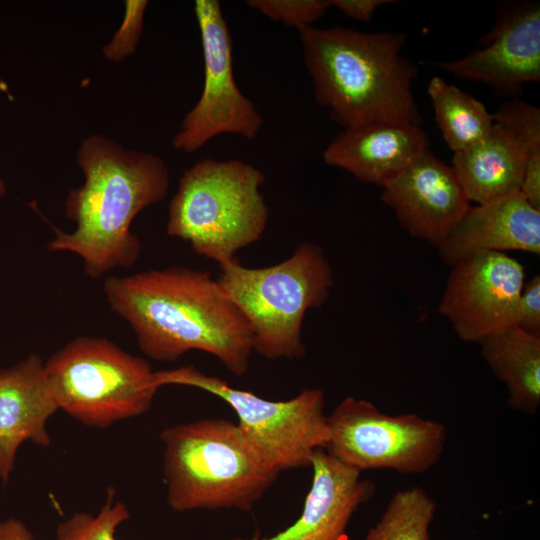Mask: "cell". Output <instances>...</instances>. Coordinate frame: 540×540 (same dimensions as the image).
<instances>
[{"instance_id":"cell-1","label":"cell","mask_w":540,"mask_h":540,"mask_svg":"<svg viewBox=\"0 0 540 540\" xmlns=\"http://www.w3.org/2000/svg\"><path fill=\"white\" fill-rule=\"evenodd\" d=\"M103 290L107 303L130 325L147 357L173 362L198 350L216 357L235 376L248 372L252 331L210 272L172 266L110 275Z\"/></svg>"},{"instance_id":"cell-2","label":"cell","mask_w":540,"mask_h":540,"mask_svg":"<svg viewBox=\"0 0 540 540\" xmlns=\"http://www.w3.org/2000/svg\"><path fill=\"white\" fill-rule=\"evenodd\" d=\"M76 161L84 183L72 189L65 202L66 215L76 227L69 233L55 228L48 249L78 255L85 273L98 279L139 259L142 245L131 231L132 221L166 197L169 171L159 156L128 150L99 134L81 142Z\"/></svg>"},{"instance_id":"cell-3","label":"cell","mask_w":540,"mask_h":540,"mask_svg":"<svg viewBox=\"0 0 540 540\" xmlns=\"http://www.w3.org/2000/svg\"><path fill=\"white\" fill-rule=\"evenodd\" d=\"M316 101L344 128L376 122L421 125L412 94L418 68L402 55L406 36L345 27L299 31Z\"/></svg>"},{"instance_id":"cell-4","label":"cell","mask_w":540,"mask_h":540,"mask_svg":"<svg viewBox=\"0 0 540 540\" xmlns=\"http://www.w3.org/2000/svg\"><path fill=\"white\" fill-rule=\"evenodd\" d=\"M160 441L167 504L176 512L250 511L279 475L228 420L180 423Z\"/></svg>"},{"instance_id":"cell-5","label":"cell","mask_w":540,"mask_h":540,"mask_svg":"<svg viewBox=\"0 0 540 540\" xmlns=\"http://www.w3.org/2000/svg\"><path fill=\"white\" fill-rule=\"evenodd\" d=\"M263 172L240 160L203 159L185 171L169 204L167 234L219 265L263 235Z\"/></svg>"},{"instance_id":"cell-6","label":"cell","mask_w":540,"mask_h":540,"mask_svg":"<svg viewBox=\"0 0 540 540\" xmlns=\"http://www.w3.org/2000/svg\"><path fill=\"white\" fill-rule=\"evenodd\" d=\"M219 268L217 281L245 316L253 351L271 360L302 358L305 314L325 304L334 285L322 248L302 243L273 266L248 268L235 258Z\"/></svg>"},{"instance_id":"cell-7","label":"cell","mask_w":540,"mask_h":540,"mask_svg":"<svg viewBox=\"0 0 540 540\" xmlns=\"http://www.w3.org/2000/svg\"><path fill=\"white\" fill-rule=\"evenodd\" d=\"M45 369L59 409L90 427L107 428L144 414L160 388L144 358L102 337L70 341Z\"/></svg>"},{"instance_id":"cell-8","label":"cell","mask_w":540,"mask_h":540,"mask_svg":"<svg viewBox=\"0 0 540 540\" xmlns=\"http://www.w3.org/2000/svg\"><path fill=\"white\" fill-rule=\"evenodd\" d=\"M155 376L159 387H193L225 401L235 411L246 439L278 474L310 466L313 453L324 448L329 439L325 397L320 389L308 388L289 400L271 401L233 388L192 365L155 371Z\"/></svg>"},{"instance_id":"cell-9","label":"cell","mask_w":540,"mask_h":540,"mask_svg":"<svg viewBox=\"0 0 540 540\" xmlns=\"http://www.w3.org/2000/svg\"><path fill=\"white\" fill-rule=\"evenodd\" d=\"M327 421L330 436L324 450L360 473L378 469L424 473L438 463L447 439L440 422L416 413L389 415L355 397L343 399Z\"/></svg>"},{"instance_id":"cell-10","label":"cell","mask_w":540,"mask_h":540,"mask_svg":"<svg viewBox=\"0 0 540 540\" xmlns=\"http://www.w3.org/2000/svg\"><path fill=\"white\" fill-rule=\"evenodd\" d=\"M194 12L204 59L203 89L172 139L175 149L188 153L222 133L253 139L263 125L262 115L234 79L232 38L219 1L196 0Z\"/></svg>"},{"instance_id":"cell-11","label":"cell","mask_w":540,"mask_h":540,"mask_svg":"<svg viewBox=\"0 0 540 540\" xmlns=\"http://www.w3.org/2000/svg\"><path fill=\"white\" fill-rule=\"evenodd\" d=\"M438 311L463 342L514 326L525 270L503 252L476 255L452 266Z\"/></svg>"},{"instance_id":"cell-12","label":"cell","mask_w":540,"mask_h":540,"mask_svg":"<svg viewBox=\"0 0 540 540\" xmlns=\"http://www.w3.org/2000/svg\"><path fill=\"white\" fill-rule=\"evenodd\" d=\"M481 48L436 65L460 79L478 81L516 98L525 84L540 81V5L515 4L502 12L480 40Z\"/></svg>"},{"instance_id":"cell-13","label":"cell","mask_w":540,"mask_h":540,"mask_svg":"<svg viewBox=\"0 0 540 540\" xmlns=\"http://www.w3.org/2000/svg\"><path fill=\"white\" fill-rule=\"evenodd\" d=\"M381 198L407 233L436 248L471 207L453 168L428 150L383 187Z\"/></svg>"},{"instance_id":"cell-14","label":"cell","mask_w":540,"mask_h":540,"mask_svg":"<svg viewBox=\"0 0 540 540\" xmlns=\"http://www.w3.org/2000/svg\"><path fill=\"white\" fill-rule=\"evenodd\" d=\"M428 146L427 134L420 125L376 121L344 128L325 148L323 159L362 182L383 188Z\"/></svg>"},{"instance_id":"cell-15","label":"cell","mask_w":540,"mask_h":540,"mask_svg":"<svg viewBox=\"0 0 540 540\" xmlns=\"http://www.w3.org/2000/svg\"><path fill=\"white\" fill-rule=\"evenodd\" d=\"M311 487L299 518L283 531L266 538L232 540H346L347 526L356 512L375 494V484L317 449L310 460Z\"/></svg>"},{"instance_id":"cell-16","label":"cell","mask_w":540,"mask_h":540,"mask_svg":"<svg viewBox=\"0 0 540 540\" xmlns=\"http://www.w3.org/2000/svg\"><path fill=\"white\" fill-rule=\"evenodd\" d=\"M449 265L489 253L521 251L540 254V210L518 191L489 203L471 206L437 248Z\"/></svg>"},{"instance_id":"cell-17","label":"cell","mask_w":540,"mask_h":540,"mask_svg":"<svg viewBox=\"0 0 540 540\" xmlns=\"http://www.w3.org/2000/svg\"><path fill=\"white\" fill-rule=\"evenodd\" d=\"M59 409L48 381L45 362L30 354L0 370V479L6 484L19 447L26 441L48 447L49 418Z\"/></svg>"},{"instance_id":"cell-18","label":"cell","mask_w":540,"mask_h":540,"mask_svg":"<svg viewBox=\"0 0 540 540\" xmlns=\"http://www.w3.org/2000/svg\"><path fill=\"white\" fill-rule=\"evenodd\" d=\"M525 163L521 140L494 122L483 139L454 153L451 167L468 200L480 205L518 192Z\"/></svg>"},{"instance_id":"cell-19","label":"cell","mask_w":540,"mask_h":540,"mask_svg":"<svg viewBox=\"0 0 540 540\" xmlns=\"http://www.w3.org/2000/svg\"><path fill=\"white\" fill-rule=\"evenodd\" d=\"M478 344L482 358L508 389L509 407L535 414L540 406V337L510 326Z\"/></svg>"},{"instance_id":"cell-20","label":"cell","mask_w":540,"mask_h":540,"mask_svg":"<svg viewBox=\"0 0 540 540\" xmlns=\"http://www.w3.org/2000/svg\"><path fill=\"white\" fill-rule=\"evenodd\" d=\"M427 92L437 125L454 153L470 147L491 131L494 125L492 114L470 94L440 77L429 81Z\"/></svg>"},{"instance_id":"cell-21","label":"cell","mask_w":540,"mask_h":540,"mask_svg":"<svg viewBox=\"0 0 540 540\" xmlns=\"http://www.w3.org/2000/svg\"><path fill=\"white\" fill-rule=\"evenodd\" d=\"M436 502L422 488L397 491L365 540H429Z\"/></svg>"},{"instance_id":"cell-22","label":"cell","mask_w":540,"mask_h":540,"mask_svg":"<svg viewBox=\"0 0 540 540\" xmlns=\"http://www.w3.org/2000/svg\"><path fill=\"white\" fill-rule=\"evenodd\" d=\"M115 494L114 488H107L105 502L97 514L75 512L60 522L55 540H117L115 531L130 518V512Z\"/></svg>"},{"instance_id":"cell-23","label":"cell","mask_w":540,"mask_h":540,"mask_svg":"<svg viewBox=\"0 0 540 540\" xmlns=\"http://www.w3.org/2000/svg\"><path fill=\"white\" fill-rule=\"evenodd\" d=\"M492 118L523 143L526 151L525 169H540V109L513 98L501 104Z\"/></svg>"},{"instance_id":"cell-24","label":"cell","mask_w":540,"mask_h":540,"mask_svg":"<svg viewBox=\"0 0 540 540\" xmlns=\"http://www.w3.org/2000/svg\"><path fill=\"white\" fill-rule=\"evenodd\" d=\"M247 5L272 21L299 31L311 27L330 7L329 0H249Z\"/></svg>"},{"instance_id":"cell-25","label":"cell","mask_w":540,"mask_h":540,"mask_svg":"<svg viewBox=\"0 0 540 540\" xmlns=\"http://www.w3.org/2000/svg\"><path fill=\"white\" fill-rule=\"evenodd\" d=\"M148 2L145 0L125 1L124 18L112 39L103 49L110 61L119 62L133 54L143 31V19Z\"/></svg>"},{"instance_id":"cell-26","label":"cell","mask_w":540,"mask_h":540,"mask_svg":"<svg viewBox=\"0 0 540 540\" xmlns=\"http://www.w3.org/2000/svg\"><path fill=\"white\" fill-rule=\"evenodd\" d=\"M514 326L540 337V276L538 274L524 284L516 307Z\"/></svg>"},{"instance_id":"cell-27","label":"cell","mask_w":540,"mask_h":540,"mask_svg":"<svg viewBox=\"0 0 540 540\" xmlns=\"http://www.w3.org/2000/svg\"><path fill=\"white\" fill-rule=\"evenodd\" d=\"M330 7H335L346 16L360 22H369L375 10L392 0H329Z\"/></svg>"},{"instance_id":"cell-28","label":"cell","mask_w":540,"mask_h":540,"mask_svg":"<svg viewBox=\"0 0 540 540\" xmlns=\"http://www.w3.org/2000/svg\"><path fill=\"white\" fill-rule=\"evenodd\" d=\"M0 540H34V535L22 520L10 517L0 521Z\"/></svg>"},{"instance_id":"cell-29","label":"cell","mask_w":540,"mask_h":540,"mask_svg":"<svg viewBox=\"0 0 540 540\" xmlns=\"http://www.w3.org/2000/svg\"><path fill=\"white\" fill-rule=\"evenodd\" d=\"M6 194V185L5 182L0 178V197Z\"/></svg>"},{"instance_id":"cell-30","label":"cell","mask_w":540,"mask_h":540,"mask_svg":"<svg viewBox=\"0 0 540 540\" xmlns=\"http://www.w3.org/2000/svg\"><path fill=\"white\" fill-rule=\"evenodd\" d=\"M524 171H540V170H524Z\"/></svg>"}]
</instances>
